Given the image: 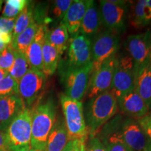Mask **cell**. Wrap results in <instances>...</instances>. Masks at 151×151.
<instances>
[{
  "label": "cell",
  "mask_w": 151,
  "mask_h": 151,
  "mask_svg": "<svg viewBox=\"0 0 151 151\" xmlns=\"http://www.w3.org/2000/svg\"><path fill=\"white\" fill-rule=\"evenodd\" d=\"M56 122V107L49 99L33 109L31 148L45 151L47 140Z\"/></svg>",
  "instance_id": "1"
},
{
  "label": "cell",
  "mask_w": 151,
  "mask_h": 151,
  "mask_svg": "<svg viewBox=\"0 0 151 151\" xmlns=\"http://www.w3.org/2000/svg\"><path fill=\"white\" fill-rule=\"evenodd\" d=\"M118 106L116 96L111 90L90 99L87 109L88 129L95 132L116 115Z\"/></svg>",
  "instance_id": "2"
},
{
  "label": "cell",
  "mask_w": 151,
  "mask_h": 151,
  "mask_svg": "<svg viewBox=\"0 0 151 151\" xmlns=\"http://www.w3.org/2000/svg\"><path fill=\"white\" fill-rule=\"evenodd\" d=\"M60 104L65 118L69 140L86 141L88 129L85 120L83 106L81 101L72 99L65 94L60 96Z\"/></svg>",
  "instance_id": "3"
},
{
  "label": "cell",
  "mask_w": 151,
  "mask_h": 151,
  "mask_svg": "<svg viewBox=\"0 0 151 151\" xmlns=\"http://www.w3.org/2000/svg\"><path fill=\"white\" fill-rule=\"evenodd\" d=\"M99 15L103 25L115 35L125 31L129 9L124 1H99Z\"/></svg>",
  "instance_id": "4"
},
{
  "label": "cell",
  "mask_w": 151,
  "mask_h": 151,
  "mask_svg": "<svg viewBox=\"0 0 151 151\" xmlns=\"http://www.w3.org/2000/svg\"><path fill=\"white\" fill-rule=\"evenodd\" d=\"M33 109L25 107L9 126L6 133L9 150L31 147Z\"/></svg>",
  "instance_id": "5"
},
{
  "label": "cell",
  "mask_w": 151,
  "mask_h": 151,
  "mask_svg": "<svg viewBox=\"0 0 151 151\" xmlns=\"http://www.w3.org/2000/svg\"><path fill=\"white\" fill-rule=\"evenodd\" d=\"M92 69V63L78 68L67 67L63 73L65 95L72 99L81 101L88 91Z\"/></svg>",
  "instance_id": "6"
},
{
  "label": "cell",
  "mask_w": 151,
  "mask_h": 151,
  "mask_svg": "<svg viewBox=\"0 0 151 151\" xmlns=\"http://www.w3.org/2000/svg\"><path fill=\"white\" fill-rule=\"evenodd\" d=\"M134 63L129 55L118 58L111 91L118 98L135 90Z\"/></svg>",
  "instance_id": "7"
},
{
  "label": "cell",
  "mask_w": 151,
  "mask_h": 151,
  "mask_svg": "<svg viewBox=\"0 0 151 151\" xmlns=\"http://www.w3.org/2000/svg\"><path fill=\"white\" fill-rule=\"evenodd\" d=\"M46 82V76L43 71L29 69L18 82V94L24 106L31 108L41 96Z\"/></svg>",
  "instance_id": "8"
},
{
  "label": "cell",
  "mask_w": 151,
  "mask_h": 151,
  "mask_svg": "<svg viewBox=\"0 0 151 151\" xmlns=\"http://www.w3.org/2000/svg\"><path fill=\"white\" fill-rule=\"evenodd\" d=\"M117 139L132 151H151L148 139L139 122L134 119H127L122 124L118 132L113 134Z\"/></svg>",
  "instance_id": "9"
},
{
  "label": "cell",
  "mask_w": 151,
  "mask_h": 151,
  "mask_svg": "<svg viewBox=\"0 0 151 151\" xmlns=\"http://www.w3.org/2000/svg\"><path fill=\"white\" fill-rule=\"evenodd\" d=\"M118 35L107 31L100 33L92 43V71H96L104 62L116 56L118 48Z\"/></svg>",
  "instance_id": "10"
},
{
  "label": "cell",
  "mask_w": 151,
  "mask_h": 151,
  "mask_svg": "<svg viewBox=\"0 0 151 151\" xmlns=\"http://www.w3.org/2000/svg\"><path fill=\"white\" fill-rule=\"evenodd\" d=\"M117 60L116 56H113L104 62L97 70L92 71L87 91L90 99L111 90Z\"/></svg>",
  "instance_id": "11"
},
{
  "label": "cell",
  "mask_w": 151,
  "mask_h": 151,
  "mask_svg": "<svg viewBox=\"0 0 151 151\" xmlns=\"http://www.w3.org/2000/svg\"><path fill=\"white\" fill-rule=\"evenodd\" d=\"M68 47V67H83L92 63V42L90 38L77 33L70 39Z\"/></svg>",
  "instance_id": "12"
},
{
  "label": "cell",
  "mask_w": 151,
  "mask_h": 151,
  "mask_svg": "<svg viewBox=\"0 0 151 151\" xmlns=\"http://www.w3.org/2000/svg\"><path fill=\"white\" fill-rule=\"evenodd\" d=\"M150 35L151 31L128 37L126 41V48L133 60L136 71L139 67L150 60Z\"/></svg>",
  "instance_id": "13"
},
{
  "label": "cell",
  "mask_w": 151,
  "mask_h": 151,
  "mask_svg": "<svg viewBox=\"0 0 151 151\" xmlns=\"http://www.w3.org/2000/svg\"><path fill=\"white\" fill-rule=\"evenodd\" d=\"M116 99L122 112L132 118L139 120L148 114L149 107L135 90Z\"/></svg>",
  "instance_id": "14"
},
{
  "label": "cell",
  "mask_w": 151,
  "mask_h": 151,
  "mask_svg": "<svg viewBox=\"0 0 151 151\" xmlns=\"http://www.w3.org/2000/svg\"><path fill=\"white\" fill-rule=\"evenodd\" d=\"M25 108L19 95H11L0 99V131L6 132L13 120Z\"/></svg>",
  "instance_id": "15"
},
{
  "label": "cell",
  "mask_w": 151,
  "mask_h": 151,
  "mask_svg": "<svg viewBox=\"0 0 151 151\" xmlns=\"http://www.w3.org/2000/svg\"><path fill=\"white\" fill-rule=\"evenodd\" d=\"M88 4V0H75L66 13L62 22L71 35L74 36L79 32Z\"/></svg>",
  "instance_id": "16"
},
{
  "label": "cell",
  "mask_w": 151,
  "mask_h": 151,
  "mask_svg": "<svg viewBox=\"0 0 151 151\" xmlns=\"http://www.w3.org/2000/svg\"><path fill=\"white\" fill-rule=\"evenodd\" d=\"M47 28L43 24H40L35 39L25 52L30 69L43 71V45L47 33Z\"/></svg>",
  "instance_id": "17"
},
{
  "label": "cell",
  "mask_w": 151,
  "mask_h": 151,
  "mask_svg": "<svg viewBox=\"0 0 151 151\" xmlns=\"http://www.w3.org/2000/svg\"><path fill=\"white\" fill-rule=\"evenodd\" d=\"M135 90L150 109L151 107V61L136 71Z\"/></svg>",
  "instance_id": "18"
},
{
  "label": "cell",
  "mask_w": 151,
  "mask_h": 151,
  "mask_svg": "<svg viewBox=\"0 0 151 151\" xmlns=\"http://www.w3.org/2000/svg\"><path fill=\"white\" fill-rule=\"evenodd\" d=\"M101 24L99 9L97 8L94 1L88 0V7L81 23L79 33L90 38L97 34Z\"/></svg>",
  "instance_id": "19"
},
{
  "label": "cell",
  "mask_w": 151,
  "mask_h": 151,
  "mask_svg": "<svg viewBox=\"0 0 151 151\" xmlns=\"http://www.w3.org/2000/svg\"><path fill=\"white\" fill-rule=\"evenodd\" d=\"M69 141L65 120H58L49 134L45 151H62Z\"/></svg>",
  "instance_id": "20"
},
{
  "label": "cell",
  "mask_w": 151,
  "mask_h": 151,
  "mask_svg": "<svg viewBox=\"0 0 151 151\" xmlns=\"http://www.w3.org/2000/svg\"><path fill=\"white\" fill-rule=\"evenodd\" d=\"M47 34V33H46ZM43 72L47 76L55 72L60 59L59 52L48 42L46 36L42 49Z\"/></svg>",
  "instance_id": "21"
},
{
  "label": "cell",
  "mask_w": 151,
  "mask_h": 151,
  "mask_svg": "<svg viewBox=\"0 0 151 151\" xmlns=\"http://www.w3.org/2000/svg\"><path fill=\"white\" fill-rule=\"evenodd\" d=\"M69 37L67 28L62 22L51 31L47 32L46 34L47 40L58 50L60 55L65 52L69 46Z\"/></svg>",
  "instance_id": "22"
},
{
  "label": "cell",
  "mask_w": 151,
  "mask_h": 151,
  "mask_svg": "<svg viewBox=\"0 0 151 151\" xmlns=\"http://www.w3.org/2000/svg\"><path fill=\"white\" fill-rule=\"evenodd\" d=\"M39 27H40V24L37 23L35 20H34L23 32L19 35L12 41L11 45L14 50L18 52L25 54L28 47L35 39Z\"/></svg>",
  "instance_id": "23"
},
{
  "label": "cell",
  "mask_w": 151,
  "mask_h": 151,
  "mask_svg": "<svg viewBox=\"0 0 151 151\" xmlns=\"http://www.w3.org/2000/svg\"><path fill=\"white\" fill-rule=\"evenodd\" d=\"M34 20L35 19H34L32 7L29 5V4H28L16 19L14 29L12 34L13 40L19 35L23 32Z\"/></svg>",
  "instance_id": "24"
},
{
  "label": "cell",
  "mask_w": 151,
  "mask_h": 151,
  "mask_svg": "<svg viewBox=\"0 0 151 151\" xmlns=\"http://www.w3.org/2000/svg\"><path fill=\"white\" fill-rule=\"evenodd\" d=\"M29 69L30 66L26 55L16 51L14 65L9 71V75L18 83Z\"/></svg>",
  "instance_id": "25"
},
{
  "label": "cell",
  "mask_w": 151,
  "mask_h": 151,
  "mask_svg": "<svg viewBox=\"0 0 151 151\" xmlns=\"http://www.w3.org/2000/svg\"><path fill=\"white\" fill-rule=\"evenodd\" d=\"M146 0H140L135 4L132 16V24L137 28H142L148 24L146 16Z\"/></svg>",
  "instance_id": "26"
},
{
  "label": "cell",
  "mask_w": 151,
  "mask_h": 151,
  "mask_svg": "<svg viewBox=\"0 0 151 151\" xmlns=\"http://www.w3.org/2000/svg\"><path fill=\"white\" fill-rule=\"evenodd\" d=\"M28 4L29 1L27 0H7L2 11V17L16 18Z\"/></svg>",
  "instance_id": "27"
},
{
  "label": "cell",
  "mask_w": 151,
  "mask_h": 151,
  "mask_svg": "<svg viewBox=\"0 0 151 151\" xmlns=\"http://www.w3.org/2000/svg\"><path fill=\"white\" fill-rule=\"evenodd\" d=\"M11 95H19L18 83L9 74L0 80V99Z\"/></svg>",
  "instance_id": "28"
},
{
  "label": "cell",
  "mask_w": 151,
  "mask_h": 151,
  "mask_svg": "<svg viewBox=\"0 0 151 151\" xmlns=\"http://www.w3.org/2000/svg\"><path fill=\"white\" fill-rule=\"evenodd\" d=\"M15 52L16 50L11 44L6 47L3 50L0 51V69L9 73L14 65Z\"/></svg>",
  "instance_id": "29"
},
{
  "label": "cell",
  "mask_w": 151,
  "mask_h": 151,
  "mask_svg": "<svg viewBox=\"0 0 151 151\" xmlns=\"http://www.w3.org/2000/svg\"><path fill=\"white\" fill-rule=\"evenodd\" d=\"M73 1L71 0H56L52 8V15L57 20H63Z\"/></svg>",
  "instance_id": "30"
},
{
  "label": "cell",
  "mask_w": 151,
  "mask_h": 151,
  "mask_svg": "<svg viewBox=\"0 0 151 151\" xmlns=\"http://www.w3.org/2000/svg\"><path fill=\"white\" fill-rule=\"evenodd\" d=\"M105 147L106 151H132L124 143L119 141L113 135L108 139Z\"/></svg>",
  "instance_id": "31"
},
{
  "label": "cell",
  "mask_w": 151,
  "mask_h": 151,
  "mask_svg": "<svg viewBox=\"0 0 151 151\" xmlns=\"http://www.w3.org/2000/svg\"><path fill=\"white\" fill-rule=\"evenodd\" d=\"M137 121L142 128L151 148V114H147L142 118L139 119Z\"/></svg>",
  "instance_id": "32"
},
{
  "label": "cell",
  "mask_w": 151,
  "mask_h": 151,
  "mask_svg": "<svg viewBox=\"0 0 151 151\" xmlns=\"http://www.w3.org/2000/svg\"><path fill=\"white\" fill-rule=\"evenodd\" d=\"M86 150V141L73 139L68 141L62 151H85Z\"/></svg>",
  "instance_id": "33"
},
{
  "label": "cell",
  "mask_w": 151,
  "mask_h": 151,
  "mask_svg": "<svg viewBox=\"0 0 151 151\" xmlns=\"http://www.w3.org/2000/svg\"><path fill=\"white\" fill-rule=\"evenodd\" d=\"M85 151H106L104 144L97 137H92L86 146Z\"/></svg>",
  "instance_id": "34"
},
{
  "label": "cell",
  "mask_w": 151,
  "mask_h": 151,
  "mask_svg": "<svg viewBox=\"0 0 151 151\" xmlns=\"http://www.w3.org/2000/svg\"><path fill=\"white\" fill-rule=\"evenodd\" d=\"M16 18H6L0 17V32L13 34Z\"/></svg>",
  "instance_id": "35"
},
{
  "label": "cell",
  "mask_w": 151,
  "mask_h": 151,
  "mask_svg": "<svg viewBox=\"0 0 151 151\" xmlns=\"http://www.w3.org/2000/svg\"><path fill=\"white\" fill-rule=\"evenodd\" d=\"M0 149L3 150H9V140L6 133L0 131Z\"/></svg>",
  "instance_id": "36"
},
{
  "label": "cell",
  "mask_w": 151,
  "mask_h": 151,
  "mask_svg": "<svg viewBox=\"0 0 151 151\" xmlns=\"http://www.w3.org/2000/svg\"><path fill=\"white\" fill-rule=\"evenodd\" d=\"M10 151H43L41 150H38V149L32 148L31 147H26V148H22L20 149H17V150H10Z\"/></svg>",
  "instance_id": "37"
},
{
  "label": "cell",
  "mask_w": 151,
  "mask_h": 151,
  "mask_svg": "<svg viewBox=\"0 0 151 151\" xmlns=\"http://www.w3.org/2000/svg\"><path fill=\"white\" fill-rule=\"evenodd\" d=\"M9 74V73L8 72V71H4V70H3V69H0V80L4 78L5 77H6Z\"/></svg>",
  "instance_id": "38"
},
{
  "label": "cell",
  "mask_w": 151,
  "mask_h": 151,
  "mask_svg": "<svg viewBox=\"0 0 151 151\" xmlns=\"http://www.w3.org/2000/svg\"><path fill=\"white\" fill-rule=\"evenodd\" d=\"M6 46H6L5 44H4V43L0 42V51H1V50H3L4 49Z\"/></svg>",
  "instance_id": "39"
},
{
  "label": "cell",
  "mask_w": 151,
  "mask_h": 151,
  "mask_svg": "<svg viewBox=\"0 0 151 151\" xmlns=\"http://www.w3.org/2000/svg\"><path fill=\"white\" fill-rule=\"evenodd\" d=\"M2 4H3V1H0V10H1V6H2Z\"/></svg>",
  "instance_id": "40"
},
{
  "label": "cell",
  "mask_w": 151,
  "mask_h": 151,
  "mask_svg": "<svg viewBox=\"0 0 151 151\" xmlns=\"http://www.w3.org/2000/svg\"><path fill=\"white\" fill-rule=\"evenodd\" d=\"M150 60H151V35H150Z\"/></svg>",
  "instance_id": "41"
},
{
  "label": "cell",
  "mask_w": 151,
  "mask_h": 151,
  "mask_svg": "<svg viewBox=\"0 0 151 151\" xmlns=\"http://www.w3.org/2000/svg\"><path fill=\"white\" fill-rule=\"evenodd\" d=\"M0 151H9L7 150H3V149H0Z\"/></svg>",
  "instance_id": "42"
}]
</instances>
